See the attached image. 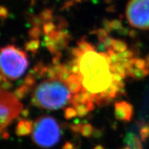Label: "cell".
<instances>
[{
  "instance_id": "5",
  "label": "cell",
  "mask_w": 149,
  "mask_h": 149,
  "mask_svg": "<svg viewBox=\"0 0 149 149\" xmlns=\"http://www.w3.org/2000/svg\"><path fill=\"white\" fill-rule=\"evenodd\" d=\"M22 109L23 106L17 97L0 86V136Z\"/></svg>"
},
{
  "instance_id": "2",
  "label": "cell",
  "mask_w": 149,
  "mask_h": 149,
  "mask_svg": "<svg viewBox=\"0 0 149 149\" xmlns=\"http://www.w3.org/2000/svg\"><path fill=\"white\" fill-rule=\"evenodd\" d=\"M35 72L44 79L37 82L34 78L31 102L35 107L55 111L71 104L74 96L69 81L71 68L55 64L51 67H40Z\"/></svg>"
},
{
  "instance_id": "8",
  "label": "cell",
  "mask_w": 149,
  "mask_h": 149,
  "mask_svg": "<svg viewBox=\"0 0 149 149\" xmlns=\"http://www.w3.org/2000/svg\"><path fill=\"white\" fill-rule=\"evenodd\" d=\"M115 115L118 120L130 122L133 115V105L126 101L116 102L115 104Z\"/></svg>"
},
{
  "instance_id": "9",
  "label": "cell",
  "mask_w": 149,
  "mask_h": 149,
  "mask_svg": "<svg viewBox=\"0 0 149 149\" xmlns=\"http://www.w3.org/2000/svg\"><path fill=\"white\" fill-rule=\"evenodd\" d=\"M33 122L29 120H22L19 122L17 127L16 133L18 135H26L30 134L32 131Z\"/></svg>"
},
{
  "instance_id": "12",
  "label": "cell",
  "mask_w": 149,
  "mask_h": 149,
  "mask_svg": "<svg viewBox=\"0 0 149 149\" xmlns=\"http://www.w3.org/2000/svg\"><path fill=\"white\" fill-rule=\"evenodd\" d=\"M146 64L148 67L149 68V54L147 55V57H146Z\"/></svg>"
},
{
  "instance_id": "10",
  "label": "cell",
  "mask_w": 149,
  "mask_h": 149,
  "mask_svg": "<svg viewBox=\"0 0 149 149\" xmlns=\"http://www.w3.org/2000/svg\"><path fill=\"white\" fill-rule=\"evenodd\" d=\"M126 146L130 149H144L140 140L134 133H128L126 137Z\"/></svg>"
},
{
  "instance_id": "6",
  "label": "cell",
  "mask_w": 149,
  "mask_h": 149,
  "mask_svg": "<svg viewBox=\"0 0 149 149\" xmlns=\"http://www.w3.org/2000/svg\"><path fill=\"white\" fill-rule=\"evenodd\" d=\"M125 13L126 19L132 27L149 31V0H129Z\"/></svg>"
},
{
  "instance_id": "1",
  "label": "cell",
  "mask_w": 149,
  "mask_h": 149,
  "mask_svg": "<svg viewBox=\"0 0 149 149\" xmlns=\"http://www.w3.org/2000/svg\"><path fill=\"white\" fill-rule=\"evenodd\" d=\"M70 68L81 82L80 93L95 105L109 104L124 92V78L113 72L108 53L98 52L85 41L78 45Z\"/></svg>"
},
{
  "instance_id": "3",
  "label": "cell",
  "mask_w": 149,
  "mask_h": 149,
  "mask_svg": "<svg viewBox=\"0 0 149 149\" xmlns=\"http://www.w3.org/2000/svg\"><path fill=\"white\" fill-rule=\"evenodd\" d=\"M29 60L25 52L13 45L0 48V83L14 81L25 73Z\"/></svg>"
},
{
  "instance_id": "4",
  "label": "cell",
  "mask_w": 149,
  "mask_h": 149,
  "mask_svg": "<svg viewBox=\"0 0 149 149\" xmlns=\"http://www.w3.org/2000/svg\"><path fill=\"white\" fill-rule=\"evenodd\" d=\"M31 138L34 144L42 148H51L59 143L61 138V126L55 118L42 115L33 122Z\"/></svg>"
},
{
  "instance_id": "11",
  "label": "cell",
  "mask_w": 149,
  "mask_h": 149,
  "mask_svg": "<svg viewBox=\"0 0 149 149\" xmlns=\"http://www.w3.org/2000/svg\"><path fill=\"white\" fill-rule=\"evenodd\" d=\"M137 125L139 128V135L142 141H146L149 138V122H138Z\"/></svg>"
},
{
  "instance_id": "7",
  "label": "cell",
  "mask_w": 149,
  "mask_h": 149,
  "mask_svg": "<svg viewBox=\"0 0 149 149\" xmlns=\"http://www.w3.org/2000/svg\"><path fill=\"white\" fill-rule=\"evenodd\" d=\"M149 74V68L145 59L133 57L130 61L126 75L135 79H142Z\"/></svg>"
}]
</instances>
